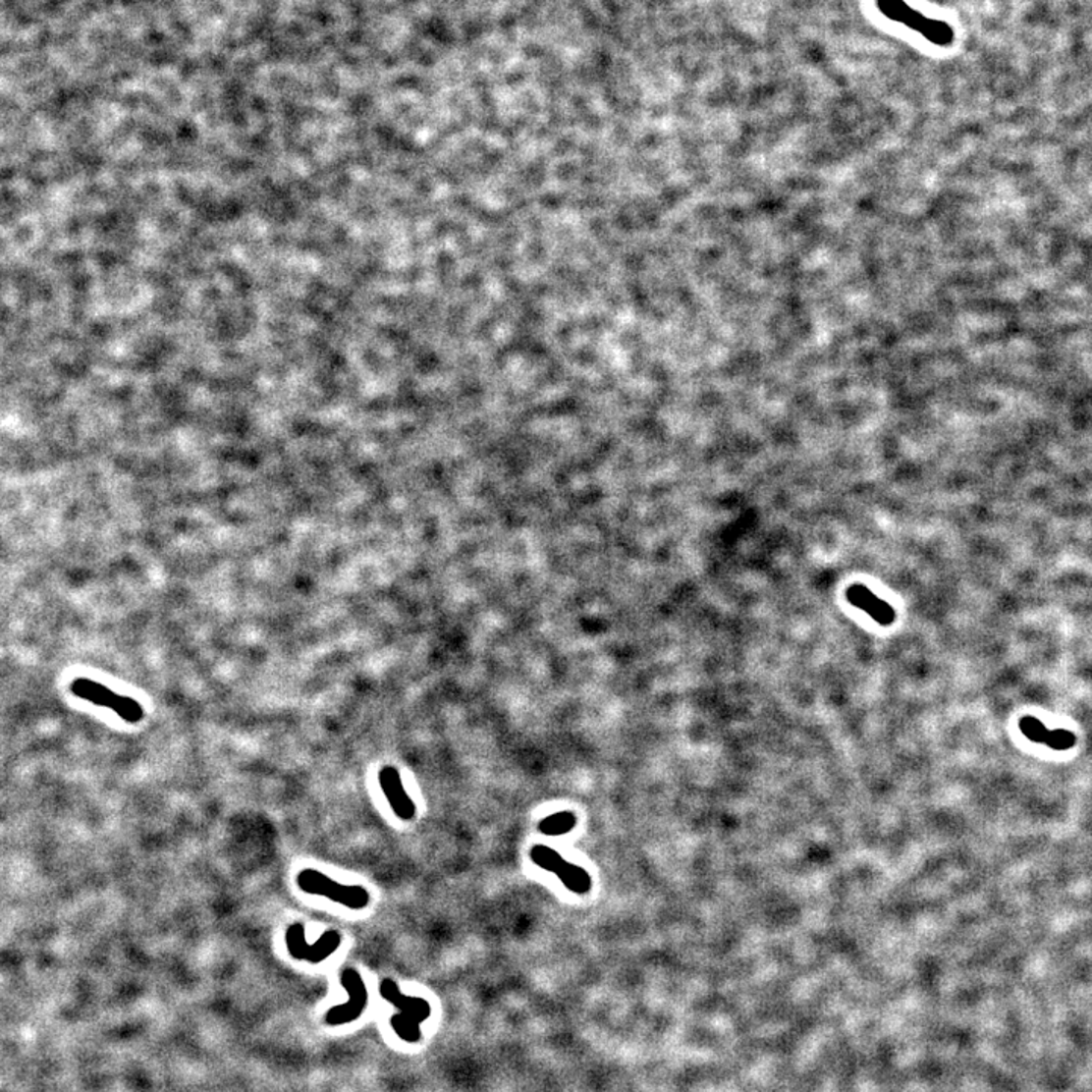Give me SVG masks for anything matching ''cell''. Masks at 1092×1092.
<instances>
[{"label":"cell","instance_id":"cell-1","mask_svg":"<svg viewBox=\"0 0 1092 1092\" xmlns=\"http://www.w3.org/2000/svg\"><path fill=\"white\" fill-rule=\"evenodd\" d=\"M380 996L397 1008V1012L390 1018V1027L395 1035L407 1044L420 1043L422 1024L430 1019L433 1012L430 1002L422 997L407 996L390 977L381 980Z\"/></svg>","mask_w":1092,"mask_h":1092},{"label":"cell","instance_id":"cell-2","mask_svg":"<svg viewBox=\"0 0 1092 1092\" xmlns=\"http://www.w3.org/2000/svg\"><path fill=\"white\" fill-rule=\"evenodd\" d=\"M298 888L303 894L308 896L323 897V899L330 900L336 902L339 906L347 907V909L358 912L369 907L370 897L369 890L364 888L363 885H345L339 883L337 880L331 879L327 874L322 873L316 868H303L297 874Z\"/></svg>","mask_w":1092,"mask_h":1092},{"label":"cell","instance_id":"cell-3","mask_svg":"<svg viewBox=\"0 0 1092 1092\" xmlns=\"http://www.w3.org/2000/svg\"><path fill=\"white\" fill-rule=\"evenodd\" d=\"M71 692L77 698L88 701L94 706L111 710L128 724L141 723L144 720V715H146L143 706L136 699L127 695H119L102 682L88 679V677L75 679L71 682Z\"/></svg>","mask_w":1092,"mask_h":1092},{"label":"cell","instance_id":"cell-4","mask_svg":"<svg viewBox=\"0 0 1092 1092\" xmlns=\"http://www.w3.org/2000/svg\"><path fill=\"white\" fill-rule=\"evenodd\" d=\"M528 857L534 866L554 874L570 893L575 896H586L592 891L593 880L589 871L583 866L570 862L563 857L562 852L546 844H534L528 849Z\"/></svg>","mask_w":1092,"mask_h":1092},{"label":"cell","instance_id":"cell-5","mask_svg":"<svg viewBox=\"0 0 1092 1092\" xmlns=\"http://www.w3.org/2000/svg\"><path fill=\"white\" fill-rule=\"evenodd\" d=\"M877 8L890 21L899 22L921 33L927 41L936 46L947 47L955 41V30L947 22L933 21L923 16L919 11L909 7L904 0H877Z\"/></svg>","mask_w":1092,"mask_h":1092},{"label":"cell","instance_id":"cell-6","mask_svg":"<svg viewBox=\"0 0 1092 1092\" xmlns=\"http://www.w3.org/2000/svg\"><path fill=\"white\" fill-rule=\"evenodd\" d=\"M305 926L300 921L289 924L284 933L287 952L297 960L320 963L334 955L344 943V933L336 929L325 930L316 943L306 941Z\"/></svg>","mask_w":1092,"mask_h":1092},{"label":"cell","instance_id":"cell-7","mask_svg":"<svg viewBox=\"0 0 1092 1092\" xmlns=\"http://www.w3.org/2000/svg\"><path fill=\"white\" fill-rule=\"evenodd\" d=\"M340 982L347 989L348 1002L342 1006H336L331 1010L327 1015V1021L333 1026H340V1024H348V1022L356 1021L360 1018L361 1013L366 1010L367 1003H369V991H367L366 982L361 977L358 969L345 968L340 976Z\"/></svg>","mask_w":1092,"mask_h":1092},{"label":"cell","instance_id":"cell-8","mask_svg":"<svg viewBox=\"0 0 1092 1092\" xmlns=\"http://www.w3.org/2000/svg\"><path fill=\"white\" fill-rule=\"evenodd\" d=\"M378 785H380L381 792H383L387 804L397 818H400L404 823H410L416 818V803L407 792L403 776H401L398 768L392 765L383 766L378 771Z\"/></svg>","mask_w":1092,"mask_h":1092},{"label":"cell","instance_id":"cell-9","mask_svg":"<svg viewBox=\"0 0 1092 1092\" xmlns=\"http://www.w3.org/2000/svg\"><path fill=\"white\" fill-rule=\"evenodd\" d=\"M1018 727L1027 739L1049 746L1052 749H1058V751H1066V749H1071L1072 746L1076 745L1077 739L1074 733L1063 729H1047L1041 721L1036 720L1033 716L1021 718Z\"/></svg>","mask_w":1092,"mask_h":1092},{"label":"cell","instance_id":"cell-10","mask_svg":"<svg viewBox=\"0 0 1092 1092\" xmlns=\"http://www.w3.org/2000/svg\"><path fill=\"white\" fill-rule=\"evenodd\" d=\"M846 598H848L849 603L868 613L869 617L873 618L880 626H891L896 621V612H894L891 604L880 600L876 593L871 592L868 587L862 586V584H854V586L849 587L846 590Z\"/></svg>","mask_w":1092,"mask_h":1092},{"label":"cell","instance_id":"cell-11","mask_svg":"<svg viewBox=\"0 0 1092 1092\" xmlns=\"http://www.w3.org/2000/svg\"><path fill=\"white\" fill-rule=\"evenodd\" d=\"M576 823H578V818L573 810H560V812L551 813V815L540 819L539 824H537V832L543 836H551V838L565 836L575 829Z\"/></svg>","mask_w":1092,"mask_h":1092}]
</instances>
